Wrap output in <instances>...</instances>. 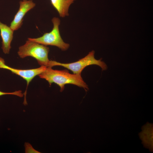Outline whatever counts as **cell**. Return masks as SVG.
<instances>
[{
    "label": "cell",
    "instance_id": "1",
    "mask_svg": "<svg viewBox=\"0 0 153 153\" xmlns=\"http://www.w3.org/2000/svg\"><path fill=\"white\" fill-rule=\"evenodd\" d=\"M39 77L45 79L50 85L53 83L57 84L62 91L66 84H72L88 90V85L84 82L81 75L71 74L67 70H54L52 67H47L43 72L39 75Z\"/></svg>",
    "mask_w": 153,
    "mask_h": 153
},
{
    "label": "cell",
    "instance_id": "2",
    "mask_svg": "<svg viewBox=\"0 0 153 153\" xmlns=\"http://www.w3.org/2000/svg\"><path fill=\"white\" fill-rule=\"evenodd\" d=\"M49 51V48L46 46L28 40L19 47L18 54L22 58L31 57L36 59L41 66L51 67V60L48 57Z\"/></svg>",
    "mask_w": 153,
    "mask_h": 153
},
{
    "label": "cell",
    "instance_id": "3",
    "mask_svg": "<svg viewBox=\"0 0 153 153\" xmlns=\"http://www.w3.org/2000/svg\"><path fill=\"white\" fill-rule=\"evenodd\" d=\"M52 21L53 27L50 32L44 33L41 37L36 38H29L28 39L46 46H55L62 51L67 50L70 45L64 42L60 36L59 29L60 20L58 18L54 17Z\"/></svg>",
    "mask_w": 153,
    "mask_h": 153
},
{
    "label": "cell",
    "instance_id": "4",
    "mask_svg": "<svg viewBox=\"0 0 153 153\" xmlns=\"http://www.w3.org/2000/svg\"><path fill=\"white\" fill-rule=\"evenodd\" d=\"M95 51L92 50L84 58L78 61L70 63H62L55 61L51 60V66H61L71 71L73 74L81 75L83 69L87 66L96 65L100 66L102 70L107 69V67L105 63L101 61V58L97 60L94 58Z\"/></svg>",
    "mask_w": 153,
    "mask_h": 153
},
{
    "label": "cell",
    "instance_id": "5",
    "mask_svg": "<svg viewBox=\"0 0 153 153\" xmlns=\"http://www.w3.org/2000/svg\"><path fill=\"white\" fill-rule=\"evenodd\" d=\"M47 67L41 66L40 67L34 69H18L12 68L5 64L3 59L0 57V68L7 69L11 71L13 73L17 75L24 79L27 82L26 89L24 93V105L27 104L26 100L27 90L29 83L36 76L38 75L46 69Z\"/></svg>",
    "mask_w": 153,
    "mask_h": 153
},
{
    "label": "cell",
    "instance_id": "6",
    "mask_svg": "<svg viewBox=\"0 0 153 153\" xmlns=\"http://www.w3.org/2000/svg\"><path fill=\"white\" fill-rule=\"evenodd\" d=\"M19 3V9L11 22L10 26L14 31L21 27L25 15L35 6V4L32 0H23L20 1Z\"/></svg>",
    "mask_w": 153,
    "mask_h": 153
},
{
    "label": "cell",
    "instance_id": "7",
    "mask_svg": "<svg viewBox=\"0 0 153 153\" xmlns=\"http://www.w3.org/2000/svg\"><path fill=\"white\" fill-rule=\"evenodd\" d=\"M14 31L7 25L0 22V35L2 39V48L5 54H8L11 48Z\"/></svg>",
    "mask_w": 153,
    "mask_h": 153
},
{
    "label": "cell",
    "instance_id": "8",
    "mask_svg": "<svg viewBox=\"0 0 153 153\" xmlns=\"http://www.w3.org/2000/svg\"><path fill=\"white\" fill-rule=\"evenodd\" d=\"M51 3L57 11L60 17L69 15L68 10L71 4L75 0H50Z\"/></svg>",
    "mask_w": 153,
    "mask_h": 153
},
{
    "label": "cell",
    "instance_id": "9",
    "mask_svg": "<svg viewBox=\"0 0 153 153\" xmlns=\"http://www.w3.org/2000/svg\"><path fill=\"white\" fill-rule=\"evenodd\" d=\"M5 95H13L20 97H22L23 96L22 91L20 90L12 92H5L0 91V96Z\"/></svg>",
    "mask_w": 153,
    "mask_h": 153
}]
</instances>
